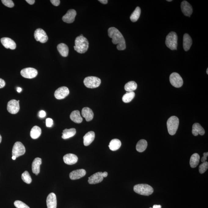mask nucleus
Segmentation results:
<instances>
[{"label":"nucleus","mask_w":208,"mask_h":208,"mask_svg":"<svg viewBox=\"0 0 208 208\" xmlns=\"http://www.w3.org/2000/svg\"><path fill=\"white\" fill-rule=\"evenodd\" d=\"M108 35L112 38V43L117 45V49L119 51L124 50L126 48V42L123 35L116 28L111 27L108 29Z\"/></svg>","instance_id":"obj_1"},{"label":"nucleus","mask_w":208,"mask_h":208,"mask_svg":"<svg viewBox=\"0 0 208 208\" xmlns=\"http://www.w3.org/2000/svg\"><path fill=\"white\" fill-rule=\"evenodd\" d=\"M89 48V42L84 36H79L75 39L74 48L75 51L80 54L85 53Z\"/></svg>","instance_id":"obj_2"},{"label":"nucleus","mask_w":208,"mask_h":208,"mask_svg":"<svg viewBox=\"0 0 208 208\" xmlns=\"http://www.w3.org/2000/svg\"><path fill=\"white\" fill-rule=\"evenodd\" d=\"M135 192L141 195L149 196L153 192V189L151 186L146 184H139L134 187Z\"/></svg>","instance_id":"obj_3"},{"label":"nucleus","mask_w":208,"mask_h":208,"mask_svg":"<svg viewBox=\"0 0 208 208\" xmlns=\"http://www.w3.org/2000/svg\"><path fill=\"white\" fill-rule=\"evenodd\" d=\"M179 120L176 116H172L168 119L167 126L168 132L171 135H174L179 126Z\"/></svg>","instance_id":"obj_4"},{"label":"nucleus","mask_w":208,"mask_h":208,"mask_svg":"<svg viewBox=\"0 0 208 208\" xmlns=\"http://www.w3.org/2000/svg\"><path fill=\"white\" fill-rule=\"evenodd\" d=\"M178 36L174 32H171L166 37V46L172 50H176L178 45Z\"/></svg>","instance_id":"obj_5"},{"label":"nucleus","mask_w":208,"mask_h":208,"mask_svg":"<svg viewBox=\"0 0 208 208\" xmlns=\"http://www.w3.org/2000/svg\"><path fill=\"white\" fill-rule=\"evenodd\" d=\"M101 80L99 78L95 76H88L84 80V85L87 88H95L100 86Z\"/></svg>","instance_id":"obj_6"},{"label":"nucleus","mask_w":208,"mask_h":208,"mask_svg":"<svg viewBox=\"0 0 208 208\" xmlns=\"http://www.w3.org/2000/svg\"><path fill=\"white\" fill-rule=\"evenodd\" d=\"M170 82L173 86L177 88L181 87L183 85V80L182 78L177 73L171 74L170 76Z\"/></svg>","instance_id":"obj_7"},{"label":"nucleus","mask_w":208,"mask_h":208,"mask_svg":"<svg viewBox=\"0 0 208 208\" xmlns=\"http://www.w3.org/2000/svg\"><path fill=\"white\" fill-rule=\"evenodd\" d=\"M26 149L21 142L17 141L15 143L12 150L13 156H15L16 158L18 157L24 155Z\"/></svg>","instance_id":"obj_8"},{"label":"nucleus","mask_w":208,"mask_h":208,"mask_svg":"<svg viewBox=\"0 0 208 208\" xmlns=\"http://www.w3.org/2000/svg\"><path fill=\"white\" fill-rule=\"evenodd\" d=\"M38 72L36 69L32 68H27L22 69L20 74L24 78H26L32 79L36 77Z\"/></svg>","instance_id":"obj_9"},{"label":"nucleus","mask_w":208,"mask_h":208,"mask_svg":"<svg viewBox=\"0 0 208 208\" xmlns=\"http://www.w3.org/2000/svg\"><path fill=\"white\" fill-rule=\"evenodd\" d=\"M34 36L36 41L44 43L48 41V38L46 32L41 29H37L34 33Z\"/></svg>","instance_id":"obj_10"},{"label":"nucleus","mask_w":208,"mask_h":208,"mask_svg":"<svg viewBox=\"0 0 208 208\" xmlns=\"http://www.w3.org/2000/svg\"><path fill=\"white\" fill-rule=\"evenodd\" d=\"M7 110L11 114H15L18 113L20 110V104L18 101L12 100L9 101L7 103Z\"/></svg>","instance_id":"obj_11"},{"label":"nucleus","mask_w":208,"mask_h":208,"mask_svg":"<svg viewBox=\"0 0 208 208\" xmlns=\"http://www.w3.org/2000/svg\"><path fill=\"white\" fill-rule=\"evenodd\" d=\"M69 91L67 87L65 86L59 88L54 93V96L57 100H62L68 95Z\"/></svg>","instance_id":"obj_12"},{"label":"nucleus","mask_w":208,"mask_h":208,"mask_svg":"<svg viewBox=\"0 0 208 208\" xmlns=\"http://www.w3.org/2000/svg\"><path fill=\"white\" fill-rule=\"evenodd\" d=\"M76 16V11L74 9H70L68 10L66 14L63 16L62 20L65 23H72L75 21Z\"/></svg>","instance_id":"obj_13"},{"label":"nucleus","mask_w":208,"mask_h":208,"mask_svg":"<svg viewBox=\"0 0 208 208\" xmlns=\"http://www.w3.org/2000/svg\"><path fill=\"white\" fill-rule=\"evenodd\" d=\"M103 172H98L94 174L88 178V182L90 184H95L101 182L103 181Z\"/></svg>","instance_id":"obj_14"},{"label":"nucleus","mask_w":208,"mask_h":208,"mask_svg":"<svg viewBox=\"0 0 208 208\" xmlns=\"http://www.w3.org/2000/svg\"><path fill=\"white\" fill-rule=\"evenodd\" d=\"M181 11L184 15L190 17L193 12V9L191 5L187 1H184L181 3Z\"/></svg>","instance_id":"obj_15"},{"label":"nucleus","mask_w":208,"mask_h":208,"mask_svg":"<svg viewBox=\"0 0 208 208\" xmlns=\"http://www.w3.org/2000/svg\"><path fill=\"white\" fill-rule=\"evenodd\" d=\"M86 173V171L83 169L76 170L70 173L69 177L72 180L80 179L85 176Z\"/></svg>","instance_id":"obj_16"},{"label":"nucleus","mask_w":208,"mask_h":208,"mask_svg":"<svg viewBox=\"0 0 208 208\" xmlns=\"http://www.w3.org/2000/svg\"><path fill=\"white\" fill-rule=\"evenodd\" d=\"M46 203L48 208H57V197L54 193H51L49 195L47 198Z\"/></svg>","instance_id":"obj_17"},{"label":"nucleus","mask_w":208,"mask_h":208,"mask_svg":"<svg viewBox=\"0 0 208 208\" xmlns=\"http://www.w3.org/2000/svg\"><path fill=\"white\" fill-rule=\"evenodd\" d=\"M1 41L2 45L5 48H9L12 50L15 49L16 44L13 40L8 38H1Z\"/></svg>","instance_id":"obj_18"},{"label":"nucleus","mask_w":208,"mask_h":208,"mask_svg":"<svg viewBox=\"0 0 208 208\" xmlns=\"http://www.w3.org/2000/svg\"><path fill=\"white\" fill-rule=\"evenodd\" d=\"M63 160L65 163L67 165L75 164L77 162L78 158L76 155L72 153H69L64 156Z\"/></svg>","instance_id":"obj_19"},{"label":"nucleus","mask_w":208,"mask_h":208,"mask_svg":"<svg viewBox=\"0 0 208 208\" xmlns=\"http://www.w3.org/2000/svg\"><path fill=\"white\" fill-rule=\"evenodd\" d=\"M82 116L85 118L87 122H89L92 120L93 118V112L88 107H85L82 108Z\"/></svg>","instance_id":"obj_20"},{"label":"nucleus","mask_w":208,"mask_h":208,"mask_svg":"<svg viewBox=\"0 0 208 208\" xmlns=\"http://www.w3.org/2000/svg\"><path fill=\"white\" fill-rule=\"evenodd\" d=\"M95 133L93 131H90L86 134L83 137L84 145L88 146L90 144L95 138Z\"/></svg>","instance_id":"obj_21"},{"label":"nucleus","mask_w":208,"mask_h":208,"mask_svg":"<svg viewBox=\"0 0 208 208\" xmlns=\"http://www.w3.org/2000/svg\"><path fill=\"white\" fill-rule=\"evenodd\" d=\"M42 163V160L39 158H36L34 160L32 163V172L38 175L40 172V166Z\"/></svg>","instance_id":"obj_22"},{"label":"nucleus","mask_w":208,"mask_h":208,"mask_svg":"<svg viewBox=\"0 0 208 208\" xmlns=\"http://www.w3.org/2000/svg\"><path fill=\"white\" fill-rule=\"evenodd\" d=\"M192 133L195 136H197L199 135H204L205 131L200 124L195 123L193 125Z\"/></svg>","instance_id":"obj_23"},{"label":"nucleus","mask_w":208,"mask_h":208,"mask_svg":"<svg viewBox=\"0 0 208 208\" xmlns=\"http://www.w3.org/2000/svg\"><path fill=\"white\" fill-rule=\"evenodd\" d=\"M192 39L188 34H185L183 38V47L185 51H188L192 45Z\"/></svg>","instance_id":"obj_24"},{"label":"nucleus","mask_w":208,"mask_h":208,"mask_svg":"<svg viewBox=\"0 0 208 208\" xmlns=\"http://www.w3.org/2000/svg\"><path fill=\"white\" fill-rule=\"evenodd\" d=\"M70 118L72 121L77 123H82L83 120L78 110H75L72 112L70 115Z\"/></svg>","instance_id":"obj_25"},{"label":"nucleus","mask_w":208,"mask_h":208,"mask_svg":"<svg viewBox=\"0 0 208 208\" xmlns=\"http://www.w3.org/2000/svg\"><path fill=\"white\" fill-rule=\"evenodd\" d=\"M57 49L60 55L64 57H67L69 53V48L64 43H60L57 46Z\"/></svg>","instance_id":"obj_26"},{"label":"nucleus","mask_w":208,"mask_h":208,"mask_svg":"<svg viewBox=\"0 0 208 208\" xmlns=\"http://www.w3.org/2000/svg\"><path fill=\"white\" fill-rule=\"evenodd\" d=\"M76 133V130L74 128L71 129H66L63 131L62 138L64 139H67L74 136Z\"/></svg>","instance_id":"obj_27"},{"label":"nucleus","mask_w":208,"mask_h":208,"mask_svg":"<svg viewBox=\"0 0 208 208\" xmlns=\"http://www.w3.org/2000/svg\"><path fill=\"white\" fill-rule=\"evenodd\" d=\"M122 145V143L119 140L114 139L110 141L109 144V147L112 151H116L119 149Z\"/></svg>","instance_id":"obj_28"},{"label":"nucleus","mask_w":208,"mask_h":208,"mask_svg":"<svg viewBox=\"0 0 208 208\" xmlns=\"http://www.w3.org/2000/svg\"><path fill=\"white\" fill-rule=\"evenodd\" d=\"M200 157L197 153H194L190 157V164L192 168H194L197 166L199 163Z\"/></svg>","instance_id":"obj_29"},{"label":"nucleus","mask_w":208,"mask_h":208,"mask_svg":"<svg viewBox=\"0 0 208 208\" xmlns=\"http://www.w3.org/2000/svg\"><path fill=\"white\" fill-rule=\"evenodd\" d=\"M41 132L42 131L39 127L37 126H34L31 131V137L33 139H36L40 136Z\"/></svg>","instance_id":"obj_30"},{"label":"nucleus","mask_w":208,"mask_h":208,"mask_svg":"<svg viewBox=\"0 0 208 208\" xmlns=\"http://www.w3.org/2000/svg\"><path fill=\"white\" fill-rule=\"evenodd\" d=\"M147 141L145 140H141L138 141L136 145V150L139 152H142L145 151L147 147Z\"/></svg>","instance_id":"obj_31"},{"label":"nucleus","mask_w":208,"mask_h":208,"mask_svg":"<svg viewBox=\"0 0 208 208\" xmlns=\"http://www.w3.org/2000/svg\"><path fill=\"white\" fill-rule=\"evenodd\" d=\"M141 10L140 7H137L136 8L135 11L133 13L130 17L131 21L135 22L137 21L139 18L140 15Z\"/></svg>","instance_id":"obj_32"},{"label":"nucleus","mask_w":208,"mask_h":208,"mask_svg":"<svg viewBox=\"0 0 208 208\" xmlns=\"http://www.w3.org/2000/svg\"><path fill=\"white\" fill-rule=\"evenodd\" d=\"M137 88V85L135 82L131 81L127 82L125 86V89L128 92H132L135 90Z\"/></svg>","instance_id":"obj_33"},{"label":"nucleus","mask_w":208,"mask_h":208,"mask_svg":"<svg viewBox=\"0 0 208 208\" xmlns=\"http://www.w3.org/2000/svg\"><path fill=\"white\" fill-rule=\"evenodd\" d=\"M135 97V93L132 92H128L125 94L122 98V100L125 103H128L132 101Z\"/></svg>","instance_id":"obj_34"},{"label":"nucleus","mask_w":208,"mask_h":208,"mask_svg":"<svg viewBox=\"0 0 208 208\" xmlns=\"http://www.w3.org/2000/svg\"><path fill=\"white\" fill-rule=\"evenodd\" d=\"M22 179L24 182L27 184H30L32 182V178L29 172L27 171H25L22 174Z\"/></svg>","instance_id":"obj_35"},{"label":"nucleus","mask_w":208,"mask_h":208,"mask_svg":"<svg viewBox=\"0 0 208 208\" xmlns=\"http://www.w3.org/2000/svg\"><path fill=\"white\" fill-rule=\"evenodd\" d=\"M208 163L207 162H205L201 164L199 167V171L200 173H203L206 172L208 169Z\"/></svg>","instance_id":"obj_36"},{"label":"nucleus","mask_w":208,"mask_h":208,"mask_svg":"<svg viewBox=\"0 0 208 208\" xmlns=\"http://www.w3.org/2000/svg\"><path fill=\"white\" fill-rule=\"evenodd\" d=\"M14 206L17 208H30L27 205L20 200H16L14 203Z\"/></svg>","instance_id":"obj_37"},{"label":"nucleus","mask_w":208,"mask_h":208,"mask_svg":"<svg viewBox=\"0 0 208 208\" xmlns=\"http://www.w3.org/2000/svg\"><path fill=\"white\" fill-rule=\"evenodd\" d=\"M1 1L6 6L10 8H12L14 6V2L11 0H2Z\"/></svg>","instance_id":"obj_38"},{"label":"nucleus","mask_w":208,"mask_h":208,"mask_svg":"<svg viewBox=\"0 0 208 208\" xmlns=\"http://www.w3.org/2000/svg\"><path fill=\"white\" fill-rule=\"evenodd\" d=\"M53 124V121L51 119L48 118L46 119V125L48 127H51Z\"/></svg>","instance_id":"obj_39"},{"label":"nucleus","mask_w":208,"mask_h":208,"mask_svg":"<svg viewBox=\"0 0 208 208\" xmlns=\"http://www.w3.org/2000/svg\"><path fill=\"white\" fill-rule=\"evenodd\" d=\"M50 2H51L53 5L55 6H58L60 5V0H51V1H50Z\"/></svg>","instance_id":"obj_40"},{"label":"nucleus","mask_w":208,"mask_h":208,"mask_svg":"<svg viewBox=\"0 0 208 208\" xmlns=\"http://www.w3.org/2000/svg\"><path fill=\"white\" fill-rule=\"evenodd\" d=\"M203 157H202L201 159V161L202 162H206V159H207V157L208 156V153L206 152L203 153Z\"/></svg>","instance_id":"obj_41"},{"label":"nucleus","mask_w":208,"mask_h":208,"mask_svg":"<svg viewBox=\"0 0 208 208\" xmlns=\"http://www.w3.org/2000/svg\"><path fill=\"white\" fill-rule=\"evenodd\" d=\"M46 115V113L43 110H41L39 112V116L41 118L45 117Z\"/></svg>","instance_id":"obj_42"},{"label":"nucleus","mask_w":208,"mask_h":208,"mask_svg":"<svg viewBox=\"0 0 208 208\" xmlns=\"http://www.w3.org/2000/svg\"><path fill=\"white\" fill-rule=\"evenodd\" d=\"M5 85V81L2 79L0 78V88L4 87Z\"/></svg>","instance_id":"obj_43"},{"label":"nucleus","mask_w":208,"mask_h":208,"mask_svg":"<svg viewBox=\"0 0 208 208\" xmlns=\"http://www.w3.org/2000/svg\"><path fill=\"white\" fill-rule=\"evenodd\" d=\"M26 1L30 5H32L35 2V0H26Z\"/></svg>","instance_id":"obj_44"},{"label":"nucleus","mask_w":208,"mask_h":208,"mask_svg":"<svg viewBox=\"0 0 208 208\" xmlns=\"http://www.w3.org/2000/svg\"><path fill=\"white\" fill-rule=\"evenodd\" d=\"M98 1L104 4H107L108 2V1H107V0H99Z\"/></svg>","instance_id":"obj_45"},{"label":"nucleus","mask_w":208,"mask_h":208,"mask_svg":"<svg viewBox=\"0 0 208 208\" xmlns=\"http://www.w3.org/2000/svg\"><path fill=\"white\" fill-rule=\"evenodd\" d=\"M162 206L161 205H155L153 206V208H161Z\"/></svg>","instance_id":"obj_46"},{"label":"nucleus","mask_w":208,"mask_h":208,"mask_svg":"<svg viewBox=\"0 0 208 208\" xmlns=\"http://www.w3.org/2000/svg\"><path fill=\"white\" fill-rule=\"evenodd\" d=\"M108 175V173L107 172H103L102 175L103 178H105L106 177H107Z\"/></svg>","instance_id":"obj_47"},{"label":"nucleus","mask_w":208,"mask_h":208,"mask_svg":"<svg viewBox=\"0 0 208 208\" xmlns=\"http://www.w3.org/2000/svg\"><path fill=\"white\" fill-rule=\"evenodd\" d=\"M22 88H17V90L18 93H20L22 91Z\"/></svg>","instance_id":"obj_48"},{"label":"nucleus","mask_w":208,"mask_h":208,"mask_svg":"<svg viewBox=\"0 0 208 208\" xmlns=\"http://www.w3.org/2000/svg\"><path fill=\"white\" fill-rule=\"evenodd\" d=\"M12 158L13 160H15L16 159V157H15V156H13Z\"/></svg>","instance_id":"obj_49"},{"label":"nucleus","mask_w":208,"mask_h":208,"mask_svg":"<svg viewBox=\"0 0 208 208\" xmlns=\"http://www.w3.org/2000/svg\"><path fill=\"white\" fill-rule=\"evenodd\" d=\"M1 141H2V137H1V136L0 135V143H1Z\"/></svg>","instance_id":"obj_50"},{"label":"nucleus","mask_w":208,"mask_h":208,"mask_svg":"<svg viewBox=\"0 0 208 208\" xmlns=\"http://www.w3.org/2000/svg\"><path fill=\"white\" fill-rule=\"evenodd\" d=\"M206 73H207V74H208V69H207V70H206Z\"/></svg>","instance_id":"obj_51"},{"label":"nucleus","mask_w":208,"mask_h":208,"mask_svg":"<svg viewBox=\"0 0 208 208\" xmlns=\"http://www.w3.org/2000/svg\"><path fill=\"white\" fill-rule=\"evenodd\" d=\"M172 0H167V1H169V2H171V1H172Z\"/></svg>","instance_id":"obj_52"}]
</instances>
